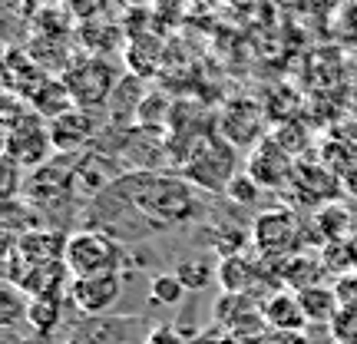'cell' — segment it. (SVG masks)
Returning a JSON list of instances; mask_svg holds the SVG:
<instances>
[{"label":"cell","instance_id":"cell-1","mask_svg":"<svg viewBox=\"0 0 357 344\" xmlns=\"http://www.w3.org/2000/svg\"><path fill=\"white\" fill-rule=\"evenodd\" d=\"M238 172V153L222 133H205L182 163V176L202 192H225Z\"/></svg>","mask_w":357,"mask_h":344},{"label":"cell","instance_id":"cell-2","mask_svg":"<svg viewBox=\"0 0 357 344\" xmlns=\"http://www.w3.org/2000/svg\"><path fill=\"white\" fill-rule=\"evenodd\" d=\"M66 268H70V278H86V275H109L119 271L126 262V248L119 239H113L109 232L100 229H83L73 232L70 242H66Z\"/></svg>","mask_w":357,"mask_h":344},{"label":"cell","instance_id":"cell-3","mask_svg":"<svg viewBox=\"0 0 357 344\" xmlns=\"http://www.w3.org/2000/svg\"><path fill=\"white\" fill-rule=\"evenodd\" d=\"M60 77L70 87L79 110H100L102 113L109 96H113V89L119 87V80L126 73L119 70V63L106 60V57H83V60H77Z\"/></svg>","mask_w":357,"mask_h":344},{"label":"cell","instance_id":"cell-4","mask_svg":"<svg viewBox=\"0 0 357 344\" xmlns=\"http://www.w3.org/2000/svg\"><path fill=\"white\" fill-rule=\"evenodd\" d=\"M252 242L268 258H288L291 252L298 255V248L305 245V232H301V222L294 218L291 209H271V212L255 218Z\"/></svg>","mask_w":357,"mask_h":344},{"label":"cell","instance_id":"cell-5","mask_svg":"<svg viewBox=\"0 0 357 344\" xmlns=\"http://www.w3.org/2000/svg\"><path fill=\"white\" fill-rule=\"evenodd\" d=\"M7 156L24 169H40L43 163H50L56 156L50 140V123L43 116L30 113L24 123L7 129Z\"/></svg>","mask_w":357,"mask_h":344},{"label":"cell","instance_id":"cell-6","mask_svg":"<svg viewBox=\"0 0 357 344\" xmlns=\"http://www.w3.org/2000/svg\"><path fill=\"white\" fill-rule=\"evenodd\" d=\"M109 163H113V156H102L96 149L79 153L73 159V172H70V195L77 202H96L116 179L126 176L123 166H109Z\"/></svg>","mask_w":357,"mask_h":344},{"label":"cell","instance_id":"cell-7","mask_svg":"<svg viewBox=\"0 0 357 344\" xmlns=\"http://www.w3.org/2000/svg\"><path fill=\"white\" fill-rule=\"evenodd\" d=\"M106 123V116H100V110H70V113L50 119V140L56 156H77L86 153L100 126Z\"/></svg>","mask_w":357,"mask_h":344},{"label":"cell","instance_id":"cell-8","mask_svg":"<svg viewBox=\"0 0 357 344\" xmlns=\"http://www.w3.org/2000/svg\"><path fill=\"white\" fill-rule=\"evenodd\" d=\"M294 166H298V159L291 153H284L278 142L265 136V140L252 146V153L245 159V172L255 179L261 189H288V182L294 176Z\"/></svg>","mask_w":357,"mask_h":344},{"label":"cell","instance_id":"cell-9","mask_svg":"<svg viewBox=\"0 0 357 344\" xmlns=\"http://www.w3.org/2000/svg\"><path fill=\"white\" fill-rule=\"evenodd\" d=\"M66 294H70V305L77 308L79 315L96 318V315H106V311L119 301V294H123V275H119V271H109V275L70 278Z\"/></svg>","mask_w":357,"mask_h":344},{"label":"cell","instance_id":"cell-10","mask_svg":"<svg viewBox=\"0 0 357 344\" xmlns=\"http://www.w3.org/2000/svg\"><path fill=\"white\" fill-rule=\"evenodd\" d=\"M288 192L294 195V202L298 205H307V209H314L318 212L321 205L328 202H337V176H334L328 166H318V163H307V159H298V166H294V176L288 182Z\"/></svg>","mask_w":357,"mask_h":344},{"label":"cell","instance_id":"cell-11","mask_svg":"<svg viewBox=\"0 0 357 344\" xmlns=\"http://www.w3.org/2000/svg\"><path fill=\"white\" fill-rule=\"evenodd\" d=\"M265 106L255 100H235L218 116V129L231 146H258L265 140Z\"/></svg>","mask_w":357,"mask_h":344},{"label":"cell","instance_id":"cell-12","mask_svg":"<svg viewBox=\"0 0 357 344\" xmlns=\"http://www.w3.org/2000/svg\"><path fill=\"white\" fill-rule=\"evenodd\" d=\"M146 93H149V89H146L142 77H136V73H126V77L119 80V87L113 89V96H109L106 110H102L109 129H132L136 126V113H139Z\"/></svg>","mask_w":357,"mask_h":344},{"label":"cell","instance_id":"cell-13","mask_svg":"<svg viewBox=\"0 0 357 344\" xmlns=\"http://www.w3.org/2000/svg\"><path fill=\"white\" fill-rule=\"evenodd\" d=\"M66 242H70V235L63 232H24L13 248L26 265H50V262H63Z\"/></svg>","mask_w":357,"mask_h":344},{"label":"cell","instance_id":"cell-14","mask_svg":"<svg viewBox=\"0 0 357 344\" xmlns=\"http://www.w3.org/2000/svg\"><path fill=\"white\" fill-rule=\"evenodd\" d=\"M26 103H30V106H33V113L43 116L47 123L56 119V116L70 113V110H77V100H73L70 87L63 83V77H47L37 89H33V96H30Z\"/></svg>","mask_w":357,"mask_h":344},{"label":"cell","instance_id":"cell-15","mask_svg":"<svg viewBox=\"0 0 357 344\" xmlns=\"http://www.w3.org/2000/svg\"><path fill=\"white\" fill-rule=\"evenodd\" d=\"M261 315H265V321L271 324V328H278L281 334H291V331H301L307 324L305 318V308H301V301H298V294H271L265 301V308H261Z\"/></svg>","mask_w":357,"mask_h":344},{"label":"cell","instance_id":"cell-16","mask_svg":"<svg viewBox=\"0 0 357 344\" xmlns=\"http://www.w3.org/2000/svg\"><path fill=\"white\" fill-rule=\"evenodd\" d=\"M298 301H301V308H305V318L307 321H324V324H331L334 315L341 311L337 294H334L331 288H321V285L301 288V292H298Z\"/></svg>","mask_w":357,"mask_h":344},{"label":"cell","instance_id":"cell-17","mask_svg":"<svg viewBox=\"0 0 357 344\" xmlns=\"http://www.w3.org/2000/svg\"><path fill=\"white\" fill-rule=\"evenodd\" d=\"M172 116H176L172 100H169L166 93H159V89H149L146 100H142V106H139V113H136V126L166 133V126H172Z\"/></svg>","mask_w":357,"mask_h":344},{"label":"cell","instance_id":"cell-18","mask_svg":"<svg viewBox=\"0 0 357 344\" xmlns=\"http://www.w3.org/2000/svg\"><path fill=\"white\" fill-rule=\"evenodd\" d=\"M347 225H351V216H347L344 205L337 202H328L321 205L314 212V229H318V242H344L347 235Z\"/></svg>","mask_w":357,"mask_h":344},{"label":"cell","instance_id":"cell-19","mask_svg":"<svg viewBox=\"0 0 357 344\" xmlns=\"http://www.w3.org/2000/svg\"><path fill=\"white\" fill-rule=\"evenodd\" d=\"M218 281H222V288L231 294L245 292L252 281H255V265L252 262H245L242 255H229L222 258V268H218Z\"/></svg>","mask_w":357,"mask_h":344},{"label":"cell","instance_id":"cell-20","mask_svg":"<svg viewBox=\"0 0 357 344\" xmlns=\"http://www.w3.org/2000/svg\"><path fill=\"white\" fill-rule=\"evenodd\" d=\"M176 275H178V281L189 288V292H205L208 285H212V265L208 262H199V258H182L176 265Z\"/></svg>","mask_w":357,"mask_h":344},{"label":"cell","instance_id":"cell-21","mask_svg":"<svg viewBox=\"0 0 357 344\" xmlns=\"http://www.w3.org/2000/svg\"><path fill=\"white\" fill-rule=\"evenodd\" d=\"M26 321L37 328L40 334H47L60 321V301L53 294H43V298H33L30 308H26Z\"/></svg>","mask_w":357,"mask_h":344},{"label":"cell","instance_id":"cell-22","mask_svg":"<svg viewBox=\"0 0 357 344\" xmlns=\"http://www.w3.org/2000/svg\"><path fill=\"white\" fill-rule=\"evenodd\" d=\"M185 285L178 281V275H155L149 281V298H153L155 305H166V308H176L182 298H185Z\"/></svg>","mask_w":357,"mask_h":344},{"label":"cell","instance_id":"cell-23","mask_svg":"<svg viewBox=\"0 0 357 344\" xmlns=\"http://www.w3.org/2000/svg\"><path fill=\"white\" fill-rule=\"evenodd\" d=\"M225 195H229L235 205H255L258 195H261V186H258L255 179L248 176V172H238V176L229 182V189H225Z\"/></svg>","mask_w":357,"mask_h":344},{"label":"cell","instance_id":"cell-24","mask_svg":"<svg viewBox=\"0 0 357 344\" xmlns=\"http://www.w3.org/2000/svg\"><path fill=\"white\" fill-rule=\"evenodd\" d=\"M334 341L341 344H357V308H341L331 321Z\"/></svg>","mask_w":357,"mask_h":344},{"label":"cell","instance_id":"cell-25","mask_svg":"<svg viewBox=\"0 0 357 344\" xmlns=\"http://www.w3.org/2000/svg\"><path fill=\"white\" fill-rule=\"evenodd\" d=\"M146 344H185V341H182V334H176L172 328H155V331H149Z\"/></svg>","mask_w":357,"mask_h":344},{"label":"cell","instance_id":"cell-26","mask_svg":"<svg viewBox=\"0 0 357 344\" xmlns=\"http://www.w3.org/2000/svg\"><path fill=\"white\" fill-rule=\"evenodd\" d=\"M66 7L77 13L79 20H89V17L96 13V0H66Z\"/></svg>","mask_w":357,"mask_h":344},{"label":"cell","instance_id":"cell-27","mask_svg":"<svg viewBox=\"0 0 357 344\" xmlns=\"http://www.w3.org/2000/svg\"><path fill=\"white\" fill-rule=\"evenodd\" d=\"M281 344H311V341H307L301 331H291V334H284V338H281Z\"/></svg>","mask_w":357,"mask_h":344},{"label":"cell","instance_id":"cell-28","mask_svg":"<svg viewBox=\"0 0 357 344\" xmlns=\"http://www.w3.org/2000/svg\"><path fill=\"white\" fill-rule=\"evenodd\" d=\"M123 3H132V7H142V3H149V0H123Z\"/></svg>","mask_w":357,"mask_h":344}]
</instances>
